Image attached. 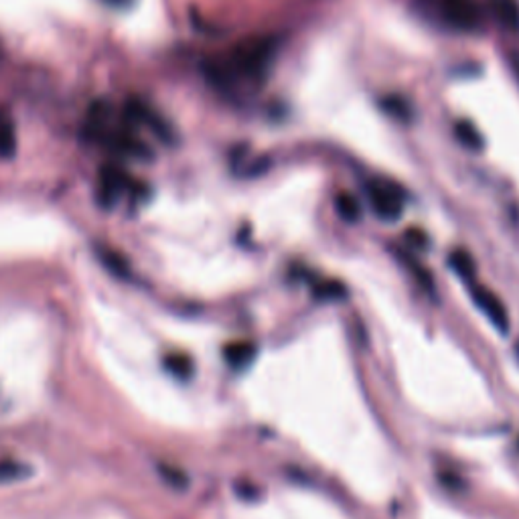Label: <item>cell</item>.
<instances>
[{
	"mask_svg": "<svg viewBox=\"0 0 519 519\" xmlns=\"http://www.w3.org/2000/svg\"><path fill=\"white\" fill-rule=\"evenodd\" d=\"M276 51L272 39H250L211 67V77L222 85L260 82Z\"/></svg>",
	"mask_w": 519,
	"mask_h": 519,
	"instance_id": "cell-1",
	"label": "cell"
},
{
	"mask_svg": "<svg viewBox=\"0 0 519 519\" xmlns=\"http://www.w3.org/2000/svg\"><path fill=\"white\" fill-rule=\"evenodd\" d=\"M366 189L372 209L383 222H396L402 216L406 197H404L400 185H396L389 179H372Z\"/></svg>",
	"mask_w": 519,
	"mask_h": 519,
	"instance_id": "cell-2",
	"label": "cell"
},
{
	"mask_svg": "<svg viewBox=\"0 0 519 519\" xmlns=\"http://www.w3.org/2000/svg\"><path fill=\"white\" fill-rule=\"evenodd\" d=\"M424 4L446 27L457 28V31H477L479 28V11L475 9L471 0H424Z\"/></svg>",
	"mask_w": 519,
	"mask_h": 519,
	"instance_id": "cell-3",
	"label": "cell"
},
{
	"mask_svg": "<svg viewBox=\"0 0 519 519\" xmlns=\"http://www.w3.org/2000/svg\"><path fill=\"white\" fill-rule=\"evenodd\" d=\"M468 282V290H471V296L477 307L485 312V317L491 321L497 329L501 333L509 331V315L506 304L501 303V298L495 293H491L487 287H483L477 280H467Z\"/></svg>",
	"mask_w": 519,
	"mask_h": 519,
	"instance_id": "cell-4",
	"label": "cell"
},
{
	"mask_svg": "<svg viewBox=\"0 0 519 519\" xmlns=\"http://www.w3.org/2000/svg\"><path fill=\"white\" fill-rule=\"evenodd\" d=\"M128 187V177L120 169H104L99 179V201L104 205L116 203L120 193Z\"/></svg>",
	"mask_w": 519,
	"mask_h": 519,
	"instance_id": "cell-5",
	"label": "cell"
},
{
	"mask_svg": "<svg viewBox=\"0 0 519 519\" xmlns=\"http://www.w3.org/2000/svg\"><path fill=\"white\" fill-rule=\"evenodd\" d=\"M225 361L232 367H246L256 355V347L252 343H233L225 347Z\"/></svg>",
	"mask_w": 519,
	"mask_h": 519,
	"instance_id": "cell-6",
	"label": "cell"
},
{
	"mask_svg": "<svg viewBox=\"0 0 519 519\" xmlns=\"http://www.w3.org/2000/svg\"><path fill=\"white\" fill-rule=\"evenodd\" d=\"M14 148H17V138H14L12 122L9 118L0 116V156L9 159L14 154Z\"/></svg>",
	"mask_w": 519,
	"mask_h": 519,
	"instance_id": "cell-7",
	"label": "cell"
},
{
	"mask_svg": "<svg viewBox=\"0 0 519 519\" xmlns=\"http://www.w3.org/2000/svg\"><path fill=\"white\" fill-rule=\"evenodd\" d=\"M335 205H337L339 216L343 217L345 222H358L359 216H361V209H359L358 199H355L353 195L341 193V195L335 199Z\"/></svg>",
	"mask_w": 519,
	"mask_h": 519,
	"instance_id": "cell-8",
	"label": "cell"
},
{
	"mask_svg": "<svg viewBox=\"0 0 519 519\" xmlns=\"http://www.w3.org/2000/svg\"><path fill=\"white\" fill-rule=\"evenodd\" d=\"M493 6L497 14H499V19L507 27L511 28L519 27V6L515 0H493Z\"/></svg>",
	"mask_w": 519,
	"mask_h": 519,
	"instance_id": "cell-9",
	"label": "cell"
},
{
	"mask_svg": "<svg viewBox=\"0 0 519 519\" xmlns=\"http://www.w3.org/2000/svg\"><path fill=\"white\" fill-rule=\"evenodd\" d=\"M165 364L169 367V372H173L177 378H189L191 372H193V364H191V359L187 355L183 353H170L165 358Z\"/></svg>",
	"mask_w": 519,
	"mask_h": 519,
	"instance_id": "cell-10",
	"label": "cell"
},
{
	"mask_svg": "<svg viewBox=\"0 0 519 519\" xmlns=\"http://www.w3.org/2000/svg\"><path fill=\"white\" fill-rule=\"evenodd\" d=\"M451 266L457 270V272L463 276L465 280H473V276H475V262H473V258L471 256H468L467 252H454L452 256H451Z\"/></svg>",
	"mask_w": 519,
	"mask_h": 519,
	"instance_id": "cell-11",
	"label": "cell"
},
{
	"mask_svg": "<svg viewBox=\"0 0 519 519\" xmlns=\"http://www.w3.org/2000/svg\"><path fill=\"white\" fill-rule=\"evenodd\" d=\"M159 471L162 475V479H165L167 483H170L173 487H187V475H185L183 471H179L177 467H169V465H161Z\"/></svg>",
	"mask_w": 519,
	"mask_h": 519,
	"instance_id": "cell-12",
	"label": "cell"
},
{
	"mask_svg": "<svg viewBox=\"0 0 519 519\" xmlns=\"http://www.w3.org/2000/svg\"><path fill=\"white\" fill-rule=\"evenodd\" d=\"M23 473H25L23 465L12 463V460H4V463H0V481L20 479L23 477Z\"/></svg>",
	"mask_w": 519,
	"mask_h": 519,
	"instance_id": "cell-13",
	"label": "cell"
},
{
	"mask_svg": "<svg viewBox=\"0 0 519 519\" xmlns=\"http://www.w3.org/2000/svg\"><path fill=\"white\" fill-rule=\"evenodd\" d=\"M459 137L463 138V142L467 146H473V148H479L481 146V137L479 132L475 130L471 124H459Z\"/></svg>",
	"mask_w": 519,
	"mask_h": 519,
	"instance_id": "cell-14",
	"label": "cell"
}]
</instances>
